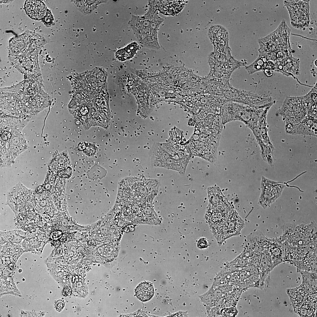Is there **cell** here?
<instances>
[{
	"label": "cell",
	"mask_w": 317,
	"mask_h": 317,
	"mask_svg": "<svg viewBox=\"0 0 317 317\" xmlns=\"http://www.w3.org/2000/svg\"><path fill=\"white\" fill-rule=\"evenodd\" d=\"M156 8L150 4L149 8L144 15H133L129 24L134 34L143 46L151 48L159 47L157 34L159 26L163 20L157 14Z\"/></svg>",
	"instance_id": "obj_1"
},
{
	"label": "cell",
	"mask_w": 317,
	"mask_h": 317,
	"mask_svg": "<svg viewBox=\"0 0 317 317\" xmlns=\"http://www.w3.org/2000/svg\"><path fill=\"white\" fill-rule=\"evenodd\" d=\"M290 33L291 29L285 21L282 20L275 30L259 39V54L274 62H276V55L279 53L283 54L285 58L292 57Z\"/></svg>",
	"instance_id": "obj_2"
},
{
	"label": "cell",
	"mask_w": 317,
	"mask_h": 317,
	"mask_svg": "<svg viewBox=\"0 0 317 317\" xmlns=\"http://www.w3.org/2000/svg\"><path fill=\"white\" fill-rule=\"evenodd\" d=\"M222 95L227 102H237L259 107L269 106L271 99L251 91L234 87L230 82L225 85Z\"/></svg>",
	"instance_id": "obj_3"
},
{
	"label": "cell",
	"mask_w": 317,
	"mask_h": 317,
	"mask_svg": "<svg viewBox=\"0 0 317 317\" xmlns=\"http://www.w3.org/2000/svg\"><path fill=\"white\" fill-rule=\"evenodd\" d=\"M309 0H285L284 5L289 12L291 25L304 30L310 23Z\"/></svg>",
	"instance_id": "obj_4"
},
{
	"label": "cell",
	"mask_w": 317,
	"mask_h": 317,
	"mask_svg": "<svg viewBox=\"0 0 317 317\" xmlns=\"http://www.w3.org/2000/svg\"><path fill=\"white\" fill-rule=\"evenodd\" d=\"M243 221L237 215L232 214L220 227H214V235L221 240H224L237 234L243 227Z\"/></svg>",
	"instance_id": "obj_5"
},
{
	"label": "cell",
	"mask_w": 317,
	"mask_h": 317,
	"mask_svg": "<svg viewBox=\"0 0 317 317\" xmlns=\"http://www.w3.org/2000/svg\"><path fill=\"white\" fill-rule=\"evenodd\" d=\"M25 8L28 15L31 18L37 20L42 19L45 14L46 7L40 1L27 0Z\"/></svg>",
	"instance_id": "obj_6"
},
{
	"label": "cell",
	"mask_w": 317,
	"mask_h": 317,
	"mask_svg": "<svg viewBox=\"0 0 317 317\" xmlns=\"http://www.w3.org/2000/svg\"><path fill=\"white\" fill-rule=\"evenodd\" d=\"M286 292L293 307L294 310L298 308L303 303L308 292L301 284L295 288L289 289Z\"/></svg>",
	"instance_id": "obj_7"
},
{
	"label": "cell",
	"mask_w": 317,
	"mask_h": 317,
	"mask_svg": "<svg viewBox=\"0 0 317 317\" xmlns=\"http://www.w3.org/2000/svg\"><path fill=\"white\" fill-rule=\"evenodd\" d=\"M184 5L183 1H166L158 6V10L165 15L174 16L181 12Z\"/></svg>",
	"instance_id": "obj_8"
},
{
	"label": "cell",
	"mask_w": 317,
	"mask_h": 317,
	"mask_svg": "<svg viewBox=\"0 0 317 317\" xmlns=\"http://www.w3.org/2000/svg\"><path fill=\"white\" fill-rule=\"evenodd\" d=\"M302 277L301 284L306 290L308 294L317 293V272L299 270Z\"/></svg>",
	"instance_id": "obj_9"
},
{
	"label": "cell",
	"mask_w": 317,
	"mask_h": 317,
	"mask_svg": "<svg viewBox=\"0 0 317 317\" xmlns=\"http://www.w3.org/2000/svg\"><path fill=\"white\" fill-rule=\"evenodd\" d=\"M135 292L139 300L143 302L146 301L151 299L154 295V286L151 283L143 282L136 287Z\"/></svg>",
	"instance_id": "obj_10"
},
{
	"label": "cell",
	"mask_w": 317,
	"mask_h": 317,
	"mask_svg": "<svg viewBox=\"0 0 317 317\" xmlns=\"http://www.w3.org/2000/svg\"><path fill=\"white\" fill-rule=\"evenodd\" d=\"M139 48V46L138 43L133 42L125 47L118 50L115 53V57L121 61L129 59L134 56Z\"/></svg>",
	"instance_id": "obj_11"
},
{
	"label": "cell",
	"mask_w": 317,
	"mask_h": 317,
	"mask_svg": "<svg viewBox=\"0 0 317 317\" xmlns=\"http://www.w3.org/2000/svg\"><path fill=\"white\" fill-rule=\"evenodd\" d=\"M269 60L265 56L259 54L257 58L245 69L249 75L264 70L266 63Z\"/></svg>",
	"instance_id": "obj_12"
},
{
	"label": "cell",
	"mask_w": 317,
	"mask_h": 317,
	"mask_svg": "<svg viewBox=\"0 0 317 317\" xmlns=\"http://www.w3.org/2000/svg\"><path fill=\"white\" fill-rule=\"evenodd\" d=\"M208 243L207 240L205 238H200L198 241L197 244V247L200 249H203L208 247Z\"/></svg>",
	"instance_id": "obj_13"
},
{
	"label": "cell",
	"mask_w": 317,
	"mask_h": 317,
	"mask_svg": "<svg viewBox=\"0 0 317 317\" xmlns=\"http://www.w3.org/2000/svg\"><path fill=\"white\" fill-rule=\"evenodd\" d=\"M44 21L45 24L47 25H51L53 21V18L51 12L48 10L46 14L44 16Z\"/></svg>",
	"instance_id": "obj_14"
},
{
	"label": "cell",
	"mask_w": 317,
	"mask_h": 317,
	"mask_svg": "<svg viewBox=\"0 0 317 317\" xmlns=\"http://www.w3.org/2000/svg\"><path fill=\"white\" fill-rule=\"evenodd\" d=\"M64 301L62 300H59L55 302V304L56 310L60 312L64 308L65 306Z\"/></svg>",
	"instance_id": "obj_15"
},
{
	"label": "cell",
	"mask_w": 317,
	"mask_h": 317,
	"mask_svg": "<svg viewBox=\"0 0 317 317\" xmlns=\"http://www.w3.org/2000/svg\"><path fill=\"white\" fill-rule=\"evenodd\" d=\"M71 288L68 286H66L63 288V295L65 296H69L71 294Z\"/></svg>",
	"instance_id": "obj_16"
},
{
	"label": "cell",
	"mask_w": 317,
	"mask_h": 317,
	"mask_svg": "<svg viewBox=\"0 0 317 317\" xmlns=\"http://www.w3.org/2000/svg\"><path fill=\"white\" fill-rule=\"evenodd\" d=\"M61 235V232L59 231L53 232L50 235V238L53 239H57Z\"/></svg>",
	"instance_id": "obj_17"
},
{
	"label": "cell",
	"mask_w": 317,
	"mask_h": 317,
	"mask_svg": "<svg viewBox=\"0 0 317 317\" xmlns=\"http://www.w3.org/2000/svg\"><path fill=\"white\" fill-rule=\"evenodd\" d=\"M264 72L267 76L270 77L272 75L274 71L271 70L266 69L264 70Z\"/></svg>",
	"instance_id": "obj_18"
},
{
	"label": "cell",
	"mask_w": 317,
	"mask_h": 317,
	"mask_svg": "<svg viewBox=\"0 0 317 317\" xmlns=\"http://www.w3.org/2000/svg\"><path fill=\"white\" fill-rule=\"evenodd\" d=\"M51 244L55 247H57L59 245V242L57 240H55L52 241L51 242Z\"/></svg>",
	"instance_id": "obj_19"
}]
</instances>
